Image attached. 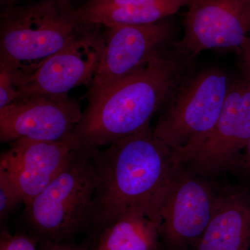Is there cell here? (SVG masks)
Returning a JSON list of instances; mask_svg holds the SVG:
<instances>
[{
    "mask_svg": "<svg viewBox=\"0 0 250 250\" xmlns=\"http://www.w3.org/2000/svg\"><path fill=\"white\" fill-rule=\"evenodd\" d=\"M91 153L98 177L91 226L103 230L125 215H142L159 229L179 164L174 151L147 126Z\"/></svg>",
    "mask_w": 250,
    "mask_h": 250,
    "instance_id": "obj_1",
    "label": "cell"
},
{
    "mask_svg": "<svg viewBox=\"0 0 250 250\" xmlns=\"http://www.w3.org/2000/svg\"><path fill=\"white\" fill-rule=\"evenodd\" d=\"M194 58L175 42L138 71L88 94V106L72 134L77 149L94 152L149 126L188 75Z\"/></svg>",
    "mask_w": 250,
    "mask_h": 250,
    "instance_id": "obj_2",
    "label": "cell"
},
{
    "mask_svg": "<svg viewBox=\"0 0 250 250\" xmlns=\"http://www.w3.org/2000/svg\"><path fill=\"white\" fill-rule=\"evenodd\" d=\"M81 25L76 9L55 0L10 6L0 20V65L25 80L66 45Z\"/></svg>",
    "mask_w": 250,
    "mask_h": 250,
    "instance_id": "obj_3",
    "label": "cell"
},
{
    "mask_svg": "<svg viewBox=\"0 0 250 250\" xmlns=\"http://www.w3.org/2000/svg\"><path fill=\"white\" fill-rule=\"evenodd\" d=\"M98 183L92 153L74 149L53 180L25 205L33 231L45 241L60 243L89 228Z\"/></svg>",
    "mask_w": 250,
    "mask_h": 250,
    "instance_id": "obj_4",
    "label": "cell"
},
{
    "mask_svg": "<svg viewBox=\"0 0 250 250\" xmlns=\"http://www.w3.org/2000/svg\"><path fill=\"white\" fill-rule=\"evenodd\" d=\"M231 82L216 67L188 75L166 104L154 134L176 154L196 147L216 124Z\"/></svg>",
    "mask_w": 250,
    "mask_h": 250,
    "instance_id": "obj_5",
    "label": "cell"
},
{
    "mask_svg": "<svg viewBox=\"0 0 250 250\" xmlns=\"http://www.w3.org/2000/svg\"><path fill=\"white\" fill-rule=\"evenodd\" d=\"M250 139V80L231 82L216 124L207 139L188 152L176 154L179 164L207 178L240 170Z\"/></svg>",
    "mask_w": 250,
    "mask_h": 250,
    "instance_id": "obj_6",
    "label": "cell"
},
{
    "mask_svg": "<svg viewBox=\"0 0 250 250\" xmlns=\"http://www.w3.org/2000/svg\"><path fill=\"white\" fill-rule=\"evenodd\" d=\"M219 190L182 164L163 206L159 233L170 250L193 249L210 223Z\"/></svg>",
    "mask_w": 250,
    "mask_h": 250,
    "instance_id": "obj_7",
    "label": "cell"
},
{
    "mask_svg": "<svg viewBox=\"0 0 250 250\" xmlns=\"http://www.w3.org/2000/svg\"><path fill=\"white\" fill-rule=\"evenodd\" d=\"M99 27L82 24L66 45L23 81L17 100L34 95L68 96L75 87L91 85L104 49Z\"/></svg>",
    "mask_w": 250,
    "mask_h": 250,
    "instance_id": "obj_8",
    "label": "cell"
},
{
    "mask_svg": "<svg viewBox=\"0 0 250 250\" xmlns=\"http://www.w3.org/2000/svg\"><path fill=\"white\" fill-rule=\"evenodd\" d=\"M174 27L166 19L140 25L111 26L89 93L103 90L146 66L175 43Z\"/></svg>",
    "mask_w": 250,
    "mask_h": 250,
    "instance_id": "obj_9",
    "label": "cell"
},
{
    "mask_svg": "<svg viewBox=\"0 0 250 250\" xmlns=\"http://www.w3.org/2000/svg\"><path fill=\"white\" fill-rule=\"evenodd\" d=\"M250 34V0H192L177 45L193 57L208 49L239 52Z\"/></svg>",
    "mask_w": 250,
    "mask_h": 250,
    "instance_id": "obj_10",
    "label": "cell"
},
{
    "mask_svg": "<svg viewBox=\"0 0 250 250\" xmlns=\"http://www.w3.org/2000/svg\"><path fill=\"white\" fill-rule=\"evenodd\" d=\"M83 111L68 96L34 95L0 108V141L21 139L59 141L70 139Z\"/></svg>",
    "mask_w": 250,
    "mask_h": 250,
    "instance_id": "obj_11",
    "label": "cell"
},
{
    "mask_svg": "<svg viewBox=\"0 0 250 250\" xmlns=\"http://www.w3.org/2000/svg\"><path fill=\"white\" fill-rule=\"evenodd\" d=\"M75 149L72 136L59 141L18 140L1 153L0 169L16 184L25 206L53 180Z\"/></svg>",
    "mask_w": 250,
    "mask_h": 250,
    "instance_id": "obj_12",
    "label": "cell"
},
{
    "mask_svg": "<svg viewBox=\"0 0 250 250\" xmlns=\"http://www.w3.org/2000/svg\"><path fill=\"white\" fill-rule=\"evenodd\" d=\"M250 192L241 187L220 189L214 211L194 250H250Z\"/></svg>",
    "mask_w": 250,
    "mask_h": 250,
    "instance_id": "obj_13",
    "label": "cell"
},
{
    "mask_svg": "<svg viewBox=\"0 0 250 250\" xmlns=\"http://www.w3.org/2000/svg\"><path fill=\"white\" fill-rule=\"evenodd\" d=\"M192 0H89L76 9L80 24L111 26L152 24L188 6Z\"/></svg>",
    "mask_w": 250,
    "mask_h": 250,
    "instance_id": "obj_14",
    "label": "cell"
},
{
    "mask_svg": "<svg viewBox=\"0 0 250 250\" xmlns=\"http://www.w3.org/2000/svg\"><path fill=\"white\" fill-rule=\"evenodd\" d=\"M159 236L147 217L125 215L104 229L99 245L106 250H158Z\"/></svg>",
    "mask_w": 250,
    "mask_h": 250,
    "instance_id": "obj_15",
    "label": "cell"
},
{
    "mask_svg": "<svg viewBox=\"0 0 250 250\" xmlns=\"http://www.w3.org/2000/svg\"><path fill=\"white\" fill-rule=\"evenodd\" d=\"M21 203L22 195L5 171L0 169V218L2 220Z\"/></svg>",
    "mask_w": 250,
    "mask_h": 250,
    "instance_id": "obj_16",
    "label": "cell"
},
{
    "mask_svg": "<svg viewBox=\"0 0 250 250\" xmlns=\"http://www.w3.org/2000/svg\"><path fill=\"white\" fill-rule=\"evenodd\" d=\"M23 77L16 70L0 65V108L17 100L20 85Z\"/></svg>",
    "mask_w": 250,
    "mask_h": 250,
    "instance_id": "obj_17",
    "label": "cell"
},
{
    "mask_svg": "<svg viewBox=\"0 0 250 250\" xmlns=\"http://www.w3.org/2000/svg\"><path fill=\"white\" fill-rule=\"evenodd\" d=\"M0 250H36L35 242L23 234H10L3 231L0 241Z\"/></svg>",
    "mask_w": 250,
    "mask_h": 250,
    "instance_id": "obj_18",
    "label": "cell"
},
{
    "mask_svg": "<svg viewBox=\"0 0 250 250\" xmlns=\"http://www.w3.org/2000/svg\"><path fill=\"white\" fill-rule=\"evenodd\" d=\"M239 52L241 56V66L245 76L250 80V39L246 41Z\"/></svg>",
    "mask_w": 250,
    "mask_h": 250,
    "instance_id": "obj_19",
    "label": "cell"
},
{
    "mask_svg": "<svg viewBox=\"0 0 250 250\" xmlns=\"http://www.w3.org/2000/svg\"><path fill=\"white\" fill-rule=\"evenodd\" d=\"M42 250H87L85 248H72V247L63 246L59 243L45 241V246Z\"/></svg>",
    "mask_w": 250,
    "mask_h": 250,
    "instance_id": "obj_20",
    "label": "cell"
},
{
    "mask_svg": "<svg viewBox=\"0 0 250 250\" xmlns=\"http://www.w3.org/2000/svg\"><path fill=\"white\" fill-rule=\"evenodd\" d=\"M240 170L250 172V139L242 156Z\"/></svg>",
    "mask_w": 250,
    "mask_h": 250,
    "instance_id": "obj_21",
    "label": "cell"
},
{
    "mask_svg": "<svg viewBox=\"0 0 250 250\" xmlns=\"http://www.w3.org/2000/svg\"><path fill=\"white\" fill-rule=\"evenodd\" d=\"M55 1H58L62 4L72 5V1H75V0H55Z\"/></svg>",
    "mask_w": 250,
    "mask_h": 250,
    "instance_id": "obj_22",
    "label": "cell"
},
{
    "mask_svg": "<svg viewBox=\"0 0 250 250\" xmlns=\"http://www.w3.org/2000/svg\"><path fill=\"white\" fill-rule=\"evenodd\" d=\"M14 1V0H0L1 4H10Z\"/></svg>",
    "mask_w": 250,
    "mask_h": 250,
    "instance_id": "obj_23",
    "label": "cell"
},
{
    "mask_svg": "<svg viewBox=\"0 0 250 250\" xmlns=\"http://www.w3.org/2000/svg\"><path fill=\"white\" fill-rule=\"evenodd\" d=\"M96 250H106L104 249V248L103 246H100V245H99L98 248H97Z\"/></svg>",
    "mask_w": 250,
    "mask_h": 250,
    "instance_id": "obj_24",
    "label": "cell"
},
{
    "mask_svg": "<svg viewBox=\"0 0 250 250\" xmlns=\"http://www.w3.org/2000/svg\"><path fill=\"white\" fill-rule=\"evenodd\" d=\"M249 39H250V36H249Z\"/></svg>",
    "mask_w": 250,
    "mask_h": 250,
    "instance_id": "obj_25",
    "label": "cell"
},
{
    "mask_svg": "<svg viewBox=\"0 0 250 250\" xmlns=\"http://www.w3.org/2000/svg\"></svg>",
    "mask_w": 250,
    "mask_h": 250,
    "instance_id": "obj_26",
    "label": "cell"
}]
</instances>
